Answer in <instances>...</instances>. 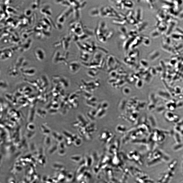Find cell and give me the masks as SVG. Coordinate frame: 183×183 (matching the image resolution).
<instances>
[{"label": "cell", "instance_id": "6da1fadb", "mask_svg": "<svg viewBox=\"0 0 183 183\" xmlns=\"http://www.w3.org/2000/svg\"><path fill=\"white\" fill-rule=\"evenodd\" d=\"M134 26L138 32H141L146 29L148 26V24L146 22L142 21L137 22Z\"/></svg>", "mask_w": 183, "mask_h": 183}, {"label": "cell", "instance_id": "7a4b0ae2", "mask_svg": "<svg viewBox=\"0 0 183 183\" xmlns=\"http://www.w3.org/2000/svg\"><path fill=\"white\" fill-rule=\"evenodd\" d=\"M142 36L138 35L135 38L131 43L130 48L131 49H134L139 45L142 43Z\"/></svg>", "mask_w": 183, "mask_h": 183}, {"label": "cell", "instance_id": "3957f363", "mask_svg": "<svg viewBox=\"0 0 183 183\" xmlns=\"http://www.w3.org/2000/svg\"><path fill=\"white\" fill-rule=\"evenodd\" d=\"M143 10L141 8H138L136 10L134 16L137 22L143 21Z\"/></svg>", "mask_w": 183, "mask_h": 183}, {"label": "cell", "instance_id": "277c9868", "mask_svg": "<svg viewBox=\"0 0 183 183\" xmlns=\"http://www.w3.org/2000/svg\"><path fill=\"white\" fill-rule=\"evenodd\" d=\"M112 22L113 24L115 25L123 26L125 25L127 22L126 20L124 19L115 18L113 19Z\"/></svg>", "mask_w": 183, "mask_h": 183}, {"label": "cell", "instance_id": "5b68a950", "mask_svg": "<svg viewBox=\"0 0 183 183\" xmlns=\"http://www.w3.org/2000/svg\"><path fill=\"white\" fill-rule=\"evenodd\" d=\"M135 38H128L127 39L124 41L122 46L123 48L126 50H127L130 48V45Z\"/></svg>", "mask_w": 183, "mask_h": 183}, {"label": "cell", "instance_id": "8992f818", "mask_svg": "<svg viewBox=\"0 0 183 183\" xmlns=\"http://www.w3.org/2000/svg\"><path fill=\"white\" fill-rule=\"evenodd\" d=\"M138 32L137 30L133 29L128 32V38H135L138 36Z\"/></svg>", "mask_w": 183, "mask_h": 183}, {"label": "cell", "instance_id": "52a82bcc", "mask_svg": "<svg viewBox=\"0 0 183 183\" xmlns=\"http://www.w3.org/2000/svg\"><path fill=\"white\" fill-rule=\"evenodd\" d=\"M40 10L41 12L45 15H51V12L50 11V9L47 6L42 7Z\"/></svg>", "mask_w": 183, "mask_h": 183}, {"label": "cell", "instance_id": "ba28073f", "mask_svg": "<svg viewBox=\"0 0 183 183\" xmlns=\"http://www.w3.org/2000/svg\"><path fill=\"white\" fill-rule=\"evenodd\" d=\"M142 43L145 46H149L151 43V40L148 37L144 36H142Z\"/></svg>", "mask_w": 183, "mask_h": 183}, {"label": "cell", "instance_id": "9c48e42d", "mask_svg": "<svg viewBox=\"0 0 183 183\" xmlns=\"http://www.w3.org/2000/svg\"><path fill=\"white\" fill-rule=\"evenodd\" d=\"M120 33L122 34L128 36V32L126 27L124 26H121L119 29Z\"/></svg>", "mask_w": 183, "mask_h": 183}, {"label": "cell", "instance_id": "30bf717a", "mask_svg": "<svg viewBox=\"0 0 183 183\" xmlns=\"http://www.w3.org/2000/svg\"><path fill=\"white\" fill-rule=\"evenodd\" d=\"M125 7L127 8H131L133 6V2L130 1H124Z\"/></svg>", "mask_w": 183, "mask_h": 183}, {"label": "cell", "instance_id": "8fae6325", "mask_svg": "<svg viewBox=\"0 0 183 183\" xmlns=\"http://www.w3.org/2000/svg\"><path fill=\"white\" fill-rule=\"evenodd\" d=\"M158 34L157 31L154 30L152 31L150 35L151 37L152 38H154L157 37L158 36Z\"/></svg>", "mask_w": 183, "mask_h": 183}]
</instances>
